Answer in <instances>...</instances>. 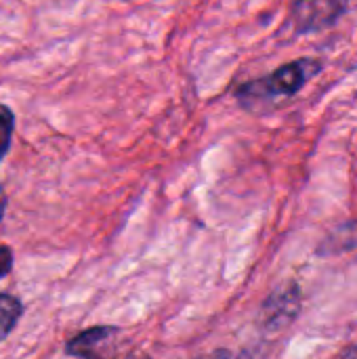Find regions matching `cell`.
I'll use <instances>...</instances> for the list:
<instances>
[{
  "label": "cell",
  "instance_id": "obj_10",
  "mask_svg": "<svg viewBox=\"0 0 357 359\" xmlns=\"http://www.w3.org/2000/svg\"><path fill=\"white\" fill-rule=\"evenodd\" d=\"M204 359H229V353L227 351H215L213 355H208V358Z\"/></svg>",
  "mask_w": 357,
  "mask_h": 359
},
{
  "label": "cell",
  "instance_id": "obj_2",
  "mask_svg": "<svg viewBox=\"0 0 357 359\" xmlns=\"http://www.w3.org/2000/svg\"><path fill=\"white\" fill-rule=\"evenodd\" d=\"M118 339H120L118 328L95 326L74 337L65 345V351L67 355L80 359H120L118 343H116Z\"/></svg>",
  "mask_w": 357,
  "mask_h": 359
},
{
  "label": "cell",
  "instance_id": "obj_8",
  "mask_svg": "<svg viewBox=\"0 0 357 359\" xmlns=\"http://www.w3.org/2000/svg\"><path fill=\"white\" fill-rule=\"evenodd\" d=\"M4 210H6V194H4V187H2V183H0V223H2Z\"/></svg>",
  "mask_w": 357,
  "mask_h": 359
},
{
  "label": "cell",
  "instance_id": "obj_4",
  "mask_svg": "<svg viewBox=\"0 0 357 359\" xmlns=\"http://www.w3.org/2000/svg\"><path fill=\"white\" fill-rule=\"evenodd\" d=\"M345 8L347 6L339 2H301L295 6V19L299 23V32L328 27L339 19V15Z\"/></svg>",
  "mask_w": 357,
  "mask_h": 359
},
{
  "label": "cell",
  "instance_id": "obj_3",
  "mask_svg": "<svg viewBox=\"0 0 357 359\" xmlns=\"http://www.w3.org/2000/svg\"><path fill=\"white\" fill-rule=\"evenodd\" d=\"M299 313V290L284 288L267 299L263 307V326L267 330H280L288 326Z\"/></svg>",
  "mask_w": 357,
  "mask_h": 359
},
{
  "label": "cell",
  "instance_id": "obj_5",
  "mask_svg": "<svg viewBox=\"0 0 357 359\" xmlns=\"http://www.w3.org/2000/svg\"><path fill=\"white\" fill-rule=\"evenodd\" d=\"M23 313L21 303L11 294H0V341H4L17 326Z\"/></svg>",
  "mask_w": 357,
  "mask_h": 359
},
{
  "label": "cell",
  "instance_id": "obj_9",
  "mask_svg": "<svg viewBox=\"0 0 357 359\" xmlns=\"http://www.w3.org/2000/svg\"><path fill=\"white\" fill-rule=\"evenodd\" d=\"M339 359H357V345H353V347H347V349L339 355Z\"/></svg>",
  "mask_w": 357,
  "mask_h": 359
},
{
  "label": "cell",
  "instance_id": "obj_7",
  "mask_svg": "<svg viewBox=\"0 0 357 359\" xmlns=\"http://www.w3.org/2000/svg\"><path fill=\"white\" fill-rule=\"evenodd\" d=\"M13 269V252L8 246H0V280L8 276Z\"/></svg>",
  "mask_w": 357,
  "mask_h": 359
},
{
  "label": "cell",
  "instance_id": "obj_6",
  "mask_svg": "<svg viewBox=\"0 0 357 359\" xmlns=\"http://www.w3.org/2000/svg\"><path fill=\"white\" fill-rule=\"evenodd\" d=\"M13 130H15V116L11 111V107L0 103V162L8 151L11 139H13Z\"/></svg>",
  "mask_w": 357,
  "mask_h": 359
},
{
  "label": "cell",
  "instance_id": "obj_1",
  "mask_svg": "<svg viewBox=\"0 0 357 359\" xmlns=\"http://www.w3.org/2000/svg\"><path fill=\"white\" fill-rule=\"evenodd\" d=\"M320 72H322V61L303 57V59H297V61H290V63L278 67L276 72H271L265 78L244 84L236 93V97L240 99V103H244L248 107H252L257 103L290 99Z\"/></svg>",
  "mask_w": 357,
  "mask_h": 359
}]
</instances>
